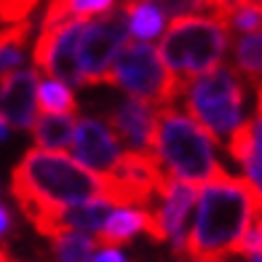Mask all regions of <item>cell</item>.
Instances as JSON below:
<instances>
[{
    "label": "cell",
    "mask_w": 262,
    "mask_h": 262,
    "mask_svg": "<svg viewBox=\"0 0 262 262\" xmlns=\"http://www.w3.org/2000/svg\"><path fill=\"white\" fill-rule=\"evenodd\" d=\"M195 220L187 230L185 254L201 262H222L238 252L244 233L257 217V195L244 177L225 174L201 185Z\"/></svg>",
    "instance_id": "cell-1"
},
{
    "label": "cell",
    "mask_w": 262,
    "mask_h": 262,
    "mask_svg": "<svg viewBox=\"0 0 262 262\" xmlns=\"http://www.w3.org/2000/svg\"><path fill=\"white\" fill-rule=\"evenodd\" d=\"M11 195L21 204L75 206L104 198V180L64 152L30 150L11 174Z\"/></svg>",
    "instance_id": "cell-2"
},
{
    "label": "cell",
    "mask_w": 262,
    "mask_h": 262,
    "mask_svg": "<svg viewBox=\"0 0 262 262\" xmlns=\"http://www.w3.org/2000/svg\"><path fill=\"white\" fill-rule=\"evenodd\" d=\"M152 156L161 161L166 174L187 185H206L225 177V166L217 161L214 139L201 128L193 118H187L177 107H158L156 118V142Z\"/></svg>",
    "instance_id": "cell-3"
},
{
    "label": "cell",
    "mask_w": 262,
    "mask_h": 262,
    "mask_svg": "<svg viewBox=\"0 0 262 262\" xmlns=\"http://www.w3.org/2000/svg\"><path fill=\"white\" fill-rule=\"evenodd\" d=\"M230 49V27L211 16L174 19L163 32L158 56L177 80H193L222 64Z\"/></svg>",
    "instance_id": "cell-4"
},
{
    "label": "cell",
    "mask_w": 262,
    "mask_h": 262,
    "mask_svg": "<svg viewBox=\"0 0 262 262\" xmlns=\"http://www.w3.org/2000/svg\"><path fill=\"white\" fill-rule=\"evenodd\" d=\"M185 115L206 131L214 142H222L244 123L246 83L233 64H217L209 73L185 83Z\"/></svg>",
    "instance_id": "cell-5"
},
{
    "label": "cell",
    "mask_w": 262,
    "mask_h": 262,
    "mask_svg": "<svg viewBox=\"0 0 262 262\" xmlns=\"http://www.w3.org/2000/svg\"><path fill=\"white\" fill-rule=\"evenodd\" d=\"M107 83L123 89L128 99L147 102L152 107H171L185 89V83L163 67L156 46L150 43H126L110 67Z\"/></svg>",
    "instance_id": "cell-6"
},
{
    "label": "cell",
    "mask_w": 262,
    "mask_h": 262,
    "mask_svg": "<svg viewBox=\"0 0 262 262\" xmlns=\"http://www.w3.org/2000/svg\"><path fill=\"white\" fill-rule=\"evenodd\" d=\"M126 35H128V16L123 8H115L110 14L83 25L78 49H75L83 86L107 83V75H110V67L118 51L126 46Z\"/></svg>",
    "instance_id": "cell-7"
},
{
    "label": "cell",
    "mask_w": 262,
    "mask_h": 262,
    "mask_svg": "<svg viewBox=\"0 0 262 262\" xmlns=\"http://www.w3.org/2000/svg\"><path fill=\"white\" fill-rule=\"evenodd\" d=\"M83 25L86 21H80V19H67L54 27H40L38 43H35V51H32V59L38 64L35 70H43L51 80L64 83L67 89L83 86L78 59H75Z\"/></svg>",
    "instance_id": "cell-8"
},
{
    "label": "cell",
    "mask_w": 262,
    "mask_h": 262,
    "mask_svg": "<svg viewBox=\"0 0 262 262\" xmlns=\"http://www.w3.org/2000/svg\"><path fill=\"white\" fill-rule=\"evenodd\" d=\"M73 161L80 163L97 177L113 174L115 163L121 161L123 147L118 137L110 131L104 121L99 118H80L75 121V134H73Z\"/></svg>",
    "instance_id": "cell-9"
},
{
    "label": "cell",
    "mask_w": 262,
    "mask_h": 262,
    "mask_svg": "<svg viewBox=\"0 0 262 262\" xmlns=\"http://www.w3.org/2000/svg\"><path fill=\"white\" fill-rule=\"evenodd\" d=\"M156 118H158V107L139 102V99H126L110 113L107 126L118 137L121 147L123 145L128 147V152H150L152 156Z\"/></svg>",
    "instance_id": "cell-10"
},
{
    "label": "cell",
    "mask_w": 262,
    "mask_h": 262,
    "mask_svg": "<svg viewBox=\"0 0 262 262\" xmlns=\"http://www.w3.org/2000/svg\"><path fill=\"white\" fill-rule=\"evenodd\" d=\"M38 70H11L0 80V118L27 131L35 123V110H38Z\"/></svg>",
    "instance_id": "cell-11"
},
{
    "label": "cell",
    "mask_w": 262,
    "mask_h": 262,
    "mask_svg": "<svg viewBox=\"0 0 262 262\" xmlns=\"http://www.w3.org/2000/svg\"><path fill=\"white\" fill-rule=\"evenodd\" d=\"M113 211H115V206L107 204L104 198L86 201V204H75V206H59L56 233H86V235L94 233L97 235L104 228V222Z\"/></svg>",
    "instance_id": "cell-12"
},
{
    "label": "cell",
    "mask_w": 262,
    "mask_h": 262,
    "mask_svg": "<svg viewBox=\"0 0 262 262\" xmlns=\"http://www.w3.org/2000/svg\"><path fill=\"white\" fill-rule=\"evenodd\" d=\"M150 230V211L147 209H115L107 217L104 228L97 233L99 249H118L128 244L137 233Z\"/></svg>",
    "instance_id": "cell-13"
},
{
    "label": "cell",
    "mask_w": 262,
    "mask_h": 262,
    "mask_svg": "<svg viewBox=\"0 0 262 262\" xmlns=\"http://www.w3.org/2000/svg\"><path fill=\"white\" fill-rule=\"evenodd\" d=\"M150 3L163 19H185V16H211L228 25L235 0H142Z\"/></svg>",
    "instance_id": "cell-14"
},
{
    "label": "cell",
    "mask_w": 262,
    "mask_h": 262,
    "mask_svg": "<svg viewBox=\"0 0 262 262\" xmlns=\"http://www.w3.org/2000/svg\"><path fill=\"white\" fill-rule=\"evenodd\" d=\"M75 121H78V115H49V113H43L40 118H35L32 137L38 142V150H51V152L64 150L70 142H73Z\"/></svg>",
    "instance_id": "cell-15"
},
{
    "label": "cell",
    "mask_w": 262,
    "mask_h": 262,
    "mask_svg": "<svg viewBox=\"0 0 262 262\" xmlns=\"http://www.w3.org/2000/svg\"><path fill=\"white\" fill-rule=\"evenodd\" d=\"M51 252L54 262H91L99 252V244L86 233H56L51 238Z\"/></svg>",
    "instance_id": "cell-16"
},
{
    "label": "cell",
    "mask_w": 262,
    "mask_h": 262,
    "mask_svg": "<svg viewBox=\"0 0 262 262\" xmlns=\"http://www.w3.org/2000/svg\"><path fill=\"white\" fill-rule=\"evenodd\" d=\"M233 59H235L233 67L241 75H246L254 86L262 83V32L241 35L233 43Z\"/></svg>",
    "instance_id": "cell-17"
},
{
    "label": "cell",
    "mask_w": 262,
    "mask_h": 262,
    "mask_svg": "<svg viewBox=\"0 0 262 262\" xmlns=\"http://www.w3.org/2000/svg\"><path fill=\"white\" fill-rule=\"evenodd\" d=\"M128 16V32H134V38H139L137 43H150L156 40L163 32V16L158 14L150 3H131V6H121Z\"/></svg>",
    "instance_id": "cell-18"
},
{
    "label": "cell",
    "mask_w": 262,
    "mask_h": 262,
    "mask_svg": "<svg viewBox=\"0 0 262 262\" xmlns=\"http://www.w3.org/2000/svg\"><path fill=\"white\" fill-rule=\"evenodd\" d=\"M38 104L49 115H78V102L73 89H67L64 83L51 78L38 83Z\"/></svg>",
    "instance_id": "cell-19"
},
{
    "label": "cell",
    "mask_w": 262,
    "mask_h": 262,
    "mask_svg": "<svg viewBox=\"0 0 262 262\" xmlns=\"http://www.w3.org/2000/svg\"><path fill=\"white\" fill-rule=\"evenodd\" d=\"M70 16L80 21H91L94 16H104L115 8V0H62Z\"/></svg>",
    "instance_id": "cell-20"
},
{
    "label": "cell",
    "mask_w": 262,
    "mask_h": 262,
    "mask_svg": "<svg viewBox=\"0 0 262 262\" xmlns=\"http://www.w3.org/2000/svg\"><path fill=\"white\" fill-rule=\"evenodd\" d=\"M40 0H0V25H19L27 21L30 14L38 8Z\"/></svg>",
    "instance_id": "cell-21"
},
{
    "label": "cell",
    "mask_w": 262,
    "mask_h": 262,
    "mask_svg": "<svg viewBox=\"0 0 262 262\" xmlns=\"http://www.w3.org/2000/svg\"><path fill=\"white\" fill-rule=\"evenodd\" d=\"M235 254H244V257L262 254V211H257V217L252 220L249 230L244 233L241 244H238V252Z\"/></svg>",
    "instance_id": "cell-22"
},
{
    "label": "cell",
    "mask_w": 262,
    "mask_h": 262,
    "mask_svg": "<svg viewBox=\"0 0 262 262\" xmlns=\"http://www.w3.org/2000/svg\"><path fill=\"white\" fill-rule=\"evenodd\" d=\"M21 56H25V49H19V46H6V49H0V80H3L16 64H21Z\"/></svg>",
    "instance_id": "cell-23"
},
{
    "label": "cell",
    "mask_w": 262,
    "mask_h": 262,
    "mask_svg": "<svg viewBox=\"0 0 262 262\" xmlns=\"http://www.w3.org/2000/svg\"><path fill=\"white\" fill-rule=\"evenodd\" d=\"M244 180L252 185L254 195H257V206L262 211V169H257V166H249V169H244Z\"/></svg>",
    "instance_id": "cell-24"
},
{
    "label": "cell",
    "mask_w": 262,
    "mask_h": 262,
    "mask_svg": "<svg viewBox=\"0 0 262 262\" xmlns=\"http://www.w3.org/2000/svg\"><path fill=\"white\" fill-rule=\"evenodd\" d=\"M91 262H126V254L121 249H99Z\"/></svg>",
    "instance_id": "cell-25"
},
{
    "label": "cell",
    "mask_w": 262,
    "mask_h": 262,
    "mask_svg": "<svg viewBox=\"0 0 262 262\" xmlns=\"http://www.w3.org/2000/svg\"><path fill=\"white\" fill-rule=\"evenodd\" d=\"M8 230H11V214L0 206V238H6Z\"/></svg>",
    "instance_id": "cell-26"
},
{
    "label": "cell",
    "mask_w": 262,
    "mask_h": 262,
    "mask_svg": "<svg viewBox=\"0 0 262 262\" xmlns=\"http://www.w3.org/2000/svg\"><path fill=\"white\" fill-rule=\"evenodd\" d=\"M6 137H8V123L3 121V118H0V142H3Z\"/></svg>",
    "instance_id": "cell-27"
},
{
    "label": "cell",
    "mask_w": 262,
    "mask_h": 262,
    "mask_svg": "<svg viewBox=\"0 0 262 262\" xmlns=\"http://www.w3.org/2000/svg\"><path fill=\"white\" fill-rule=\"evenodd\" d=\"M238 3H252V6H259L262 8V0H238Z\"/></svg>",
    "instance_id": "cell-28"
},
{
    "label": "cell",
    "mask_w": 262,
    "mask_h": 262,
    "mask_svg": "<svg viewBox=\"0 0 262 262\" xmlns=\"http://www.w3.org/2000/svg\"><path fill=\"white\" fill-rule=\"evenodd\" d=\"M246 262H262V254H254V257H246Z\"/></svg>",
    "instance_id": "cell-29"
},
{
    "label": "cell",
    "mask_w": 262,
    "mask_h": 262,
    "mask_svg": "<svg viewBox=\"0 0 262 262\" xmlns=\"http://www.w3.org/2000/svg\"><path fill=\"white\" fill-rule=\"evenodd\" d=\"M6 254H8V249H6V246H0V262L6 259Z\"/></svg>",
    "instance_id": "cell-30"
},
{
    "label": "cell",
    "mask_w": 262,
    "mask_h": 262,
    "mask_svg": "<svg viewBox=\"0 0 262 262\" xmlns=\"http://www.w3.org/2000/svg\"><path fill=\"white\" fill-rule=\"evenodd\" d=\"M131 3H139V0H121V6H131Z\"/></svg>",
    "instance_id": "cell-31"
},
{
    "label": "cell",
    "mask_w": 262,
    "mask_h": 262,
    "mask_svg": "<svg viewBox=\"0 0 262 262\" xmlns=\"http://www.w3.org/2000/svg\"><path fill=\"white\" fill-rule=\"evenodd\" d=\"M3 262H16V259H14V257H11V254H6V259H3Z\"/></svg>",
    "instance_id": "cell-32"
}]
</instances>
